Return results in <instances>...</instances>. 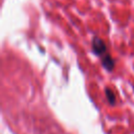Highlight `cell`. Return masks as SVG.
I'll return each mask as SVG.
<instances>
[{
    "mask_svg": "<svg viewBox=\"0 0 134 134\" xmlns=\"http://www.w3.org/2000/svg\"><path fill=\"white\" fill-rule=\"evenodd\" d=\"M92 50L96 55L103 57L107 52V46L102 39L94 37L92 40Z\"/></svg>",
    "mask_w": 134,
    "mask_h": 134,
    "instance_id": "1",
    "label": "cell"
},
{
    "mask_svg": "<svg viewBox=\"0 0 134 134\" xmlns=\"http://www.w3.org/2000/svg\"><path fill=\"white\" fill-rule=\"evenodd\" d=\"M102 64H103V66H104L107 70L111 71V70L113 69L115 63H114V60L112 59V57H111L110 54L105 53V54L102 57Z\"/></svg>",
    "mask_w": 134,
    "mask_h": 134,
    "instance_id": "2",
    "label": "cell"
},
{
    "mask_svg": "<svg viewBox=\"0 0 134 134\" xmlns=\"http://www.w3.org/2000/svg\"><path fill=\"white\" fill-rule=\"evenodd\" d=\"M106 96H107V99L109 100V103H110L111 105H114V103H115V95H114V93H113L110 89H108V88H106Z\"/></svg>",
    "mask_w": 134,
    "mask_h": 134,
    "instance_id": "3",
    "label": "cell"
}]
</instances>
